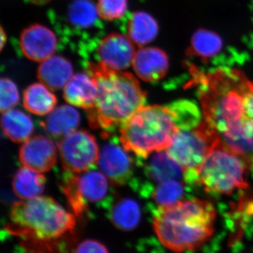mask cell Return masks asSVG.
<instances>
[{"label":"cell","instance_id":"1","mask_svg":"<svg viewBox=\"0 0 253 253\" xmlns=\"http://www.w3.org/2000/svg\"><path fill=\"white\" fill-rule=\"evenodd\" d=\"M199 84L204 118L221 144L253 162V121L248 116L244 92L248 78L238 70L220 69L204 74L192 68Z\"/></svg>","mask_w":253,"mask_h":253},{"label":"cell","instance_id":"2","mask_svg":"<svg viewBox=\"0 0 253 253\" xmlns=\"http://www.w3.org/2000/svg\"><path fill=\"white\" fill-rule=\"evenodd\" d=\"M86 72L96 82L98 94L88 121L101 134H113L131 115L144 106L146 93L132 74L116 71L102 63H88Z\"/></svg>","mask_w":253,"mask_h":253},{"label":"cell","instance_id":"3","mask_svg":"<svg viewBox=\"0 0 253 253\" xmlns=\"http://www.w3.org/2000/svg\"><path fill=\"white\" fill-rule=\"evenodd\" d=\"M215 208L205 200L181 201L153 212V227L160 242L172 252L194 251L208 242L214 231Z\"/></svg>","mask_w":253,"mask_h":253},{"label":"cell","instance_id":"4","mask_svg":"<svg viewBox=\"0 0 253 253\" xmlns=\"http://www.w3.org/2000/svg\"><path fill=\"white\" fill-rule=\"evenodd\" d=\"M179 119L172 104L143 106L120 127L123 146L139 159L167 150L179 131Z\"/></svg>","mask_w":253,"mask_h":253},{"label":"cell","instance_id":"5","mask_svg":"<svg viewBox=\"0 0 253 253\" xmlns=\"http://www.w3.org/2000/svg\"><path fill=\"white\" fill-rule=\"evenodd\" d=\"M76 219L52 198L38 196L14 203L6 229L42 241L58 239L74 229Z\"/></svg>","mask_w":253,"mask_h":253},{"label":"cell","instance_id":"6","mask_svg":"<svg viewBox=\"0 0 253 253\" xmlns=\"http://www.w3.org/2000/svg\"><path fill=\"white\" fill-rule=\"evenodd\" d=\"M252 163L219 144L196 169L194 184L202 186L210 194L230 195L248 187V169Z\"/></svg>","mask_w":253,"mask_h":253},{"label":"cell","instance_id":"7","mask_svg":"<svg viewBox=\"0 0 253 253\" xmlns=\"http://www.w3.org/2000/svg\"><path fill=\"white\" fill-rule=\"evenodd\" d=\"M59 185L78 217L89 211V205L109 209L116 199L111 181L94 168L81 175L65 170L59 177Z\"/></svg>","mask_w":253,"mask_h":253},{"label":"cell","instance_id":"8","mask_svg":"<svg viewBox=\"0 0 253 253\" xmlns=\"http://www.w3.org/2000/svg\"><path fill=\"white\" fill-rule=\"evenodd\" d=\"M219 144L217 133L204 119L194 126L179 127L166 151L185 172H194Z\"/></svg>","mask_w":253,"mask_h":253},{"label":"cell","instance_id":"9","mask_svg":"<svg viewBox=\"0 0 253 253\" xmlns=\"http://www.w3.org/2000/svg\"><path fill=\"white\" fill-rule=\"evenodd\" d=\"M58 148L64 170L84 172L98 164L99 147L94 136L88 131H73L58 141Z\"/></svg>","mask_w":253,"mask_h":253},{"label":"cell","instance_id":"10","mask_svg":"<svg viewBox=\"0 0 253 253\" xmlns=\"http://www.w3.org/2000/svg\"><path fill=\"white\" fill-rule=\"evenodd\" d=\"M106 141L99 153L98 164L101 172L115 186H122L132 180L135 160L129 155L120 137L113 134H101Z\"/></svg>","mask_w":253,"mask_h":253},{"label":"cell","instance_id":"11","mask_svg":"<svg viewBox=\"0 0 253 253\" xmlns=\"http://www.w3.org/2000/svg\"><path fill=\"white\" fill-rule=\"evenodd\" d=\"M134 43L130 38L112 33L100 42L97 49L99 63L116 71H124L132 65L136 54Z\"/></svg>","mask_w":253,"mask_h":253},{"label":"cell","instance_id":"12","mask_svg":"<svg viewBox=\"0 0 253 253\" xmlns=\"http://www.w3.org/2000/svg\"><path fill=\"white\" fill-rule=\"evenodd\" d=\"M20 46L23 54L28 59L42 62L54 54L57 46V38L45 26L32 25L21 33Z\"/></svg>","mask_w":253,"mask_h":253},{"label":"cell","instance_id":"13","mask_svg":"<svg viewBox=\"0 0 253 253\" xmlns=\"http://www.w3.org/2000/svg\"><path fill=\"white\" fill-rule=\"evenodd\" d=\"M19 159L26 168L38 172H48L54 167L57 160L56 146L45 136H33L21 146Z\"/></svg>","mask_w":253,"mask_h":253},{"label":"cell","instance_id":"14","mask_svg":"<svg viewBox=\"0 0 253 253\" xmlns=\"http://www.w3.org/2000/svg\"><path fill=\"white\" fill-rule=\"evenodd\" d=\"M132 66L138 77L153 83L160 81L167 74L169 60L166 53L159 48L142 47L136 51Z\"/></svg>","mask_w":253,"mask_h":253},{"label":"cell","instance_id":"15","mask_svg":"<svg viewBox=\"0 0 253 253\" xmlns=\"http://www.w3.org/2000/svg\"><path fill=\"white\" fill-rule=\"evenodd\" d=\"M147 162L136 159L137 166H144V175L148 180L160 183L178 179L184 176V168L168 154L167 151H158L149 158Z\"/></svg>","mask_w":253,"mask_h":253},{"label":"cell","instance_id":"16","mask_svg":"<svg viewBox=\"0 0 253 253\" xmlns=\"http://www.w3.org/2000/svg\"><path fill=\"white\" fill-rule=\"evenodd\" d=\"M96 82L88 73H77L63 88V97L73 106L89 111L94 107L97 97Z\"/></svg>","mask_w":253,"mask_h":253},{"label":"cell","instance_id":"17","mask_svg":"<svg viewBox=\"0 0 253 253\" xmlns=\"http://www.w3.org/2000/svg\"><path fill=\"white\" fill-rule=\"evenodd\" d=\"M72 77V64L63 56H51L41 62L38 69L39 81L52 90L64 88Z\"/></svg>","mask_w":253,"mask_h":253},{"label":"cell","instance_id":"18","mask_svg":"<svg viewBox=\"0 0 253 253\" xmlns=\"http://www.w3.org/2000/svg\"><path fill=\"white\" fill-rule=\"evenodd\" d=\"M80 122L81 116L77 110L63 105L53 110L41 125L49 137L59 139L75 131Z\"/></svg>","mask_w":253,"mask_h":253},{"label":"cell","instance_id":"19","mask_svg":"<svg viewBox=\"0 0 253 253\" xmlns=\"http://www.w3.org/2000/svg\"><path fill=\"white\" fill-rule=\"evenodd\" d=\"M109 210L110 220L120 230H134L140 221V206L136 201L129 198L114 201Z\"/></svg>","mask_w":253,"mask_h":253},{"label":"cell","instance_id":"20","mask_svg":"<svg viewBox=\"0 0 253 253\" xmlns=\"http://www.w3.org/2000/svg\"><path fill=\"white\" fill-rule=\"evenodd\" d=\"M1 126L4 135L16 143L27 140L34 129L31 118L18 109H10L2 113Z\"/></svg>","mask_w":253,"mask_h":253},{"label":"cell","instance_id":"21","mask_svg":"<svg viewBox=\"0 0 253 253\" xmlns=\"http://www.w3.org/2000/svg\"><path fill=\"white\" fill-rule=\"evenodd\" d=\"M223 47V42L217 33L206 29H199L191 38L186 55L208 61L217 56Z\"/></svg>","mask_w":253,"mask_h":253},{"label":"cell","instance_id":"22","mask_svg":"<svg viewBox=\"0 0 253 253\" xmlns=\"http://www.w3.org/2000/svg\"><path fill=\"white\" fill-rule=\"evenodd\" d=\"M57 104V99L42 83H35L23 91V106L38 116L51 113Z\"/></svg>","mask_w":253,"mask_h":253},{"label":"cell","instance_id":"23","mask_svg":"<svg viewBox=\"0 0 253 253\" xmlns=\"http://www.w3.org/2000/svg\"><path fill=\"white\" fill-rule=\"evenodd\" d=\"M158 30L156 20L144 11L133 13L127 24L128 37L139 46H144L154 41L158 36Z\"/></svg>","mask_w":253,"mask_h":253},{"label":"cell","instance_id":"24","mask_svg":"<svg viewBox=\"0 0 253 253\" xmlns=\"http://www.w3.org/2000/svg\"><path fill=\"white\" fill-rule=\"evenodd\" d=\"M45 176L28 168H21L13 178L14 194L23 200L38 197L45 187Z\"/></svg>","mask_w":253,"mask_h":253},{"label":"cell","instance_id":"25","mask_svg":"<svg viewBox=\"0 0 253 253\" xmlns=\"http://www.w3.org/2000/svg\"><path fill=\"white\" fill-rule=\"evenodd\" d=\"M97 7L91 0H76L68 8V21L77 29H89L98 21Z\"/></svg>","mask_w":253,"mask_h":253},{"label":"cell","instance_id":"26","mask_svg":"<svg viewBox=\"0 0 253 253\" xmlns=\"http://www.w3.org/2000/svg\"><path fill=\"white\" fill-rule=\"evenodd\" d=\"M185 194L184 184L176 179L160 183L153 187L149 197L159 207H168L180 202Z\"/></svg>","mask_w":253,"mask_h":253},{"label":"cell","instance_id":"27","mask_svg":"<svg viewBox=\"0 0 253 253\" xmlns=\"http://www.w3.org/2000/svg\"><path fill=\"white\" fill-rule=\"evenodd\" d=\"M96 7L100 18L106 21H114L126 14L127 0H98Z\"/></svg>","mask_w":253,"mask_h":253},{"label":"cell","instance_id":"28","mask_svg":"<svg viewBox=\"0 0 253 253\" xmlns=\"http://www.w3.org/2000/svg\"><path fill=\"white\" fill-rule=\"evenodd\" d=\"M0 89V110L1 113H4L18 104L19 94L16 84L9 78H1Z\"/></svg>","mask_w":253,"mask_h":253},{"label":"cell","instance_id":"29","mask_svg":"<svg viewBox=\"0 0 253 253\" xmlns=\"http://www.w3.org/2000/svg\"><path fill=\"white\" fill-rule=\"evenodd\" d=\"M74 253H109V251L99 241L87 239L78 245Z\"/></svg>","mask_w":253,"mask_h":253},{"label":"cell","instance_id":"30","mask_svg":"<svg viewBox=\"0 0 253 253\" xmlns=\"http://www.w3.org/2000/svg\"><path fill=\"white\" fill-rule=\"evenodd\" d=\"M244 105L248 116L253 121V82L249 79L245 86Z\"/></svg>","mask_w":253,"mask_h":253},{"label":"cell","instance_id":"31","mask_svg":"<svg viewBox=\"0 0 253 253\" xmlns=\"http://www.w3.org/2000/svg\"><path fill=\"white\" fill-rule=\"evenodd\" d=\"M1 30V33H0V37H1V43H0V47H1V50L3 49L4 47L5 43H6V34H5L4 29H3L2 27L0 28Z\"/></svg>","mask_w":253,"mask_h":253},{"label":"cell","instance_id":"32","mask_svg":"<svg viewBox=\"0 0 253 253\" xmlns=\"http://www.w3.org/2000/svg\"><path fill=\"white\" fill-rule=\"evenodd\" d=\"M29 2L36 5H44L47 4L51 0H28Z\"/></svg>","mask_w":253,"mask_h":253}]
</instances>
